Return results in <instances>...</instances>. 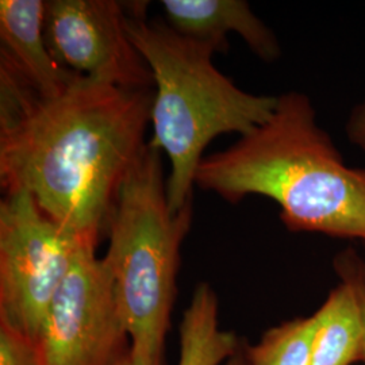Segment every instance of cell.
<instances>
[{
	"mask_svg": "<svg viewBox=\"0 0 365 365\" xmlns=\"http://www.w3.org/2000/svg\"><path fill=\"white\" fill-rule=\"evenodd\" d=\"M155 90L76 75L42 93L0 60V184L98 244L120 187L144 152Z\"/></svg>",
	"mask_w": 365,
	"mask_h": 365,
	"instance_id": "cell-1",
	"label": "cell"
},
{
	"mask_svg": "<svg viewBox=\"0 0 365 365\" xmlns=\"http://www.w3.org/2000/svg\"><path fill=\"white\" fill-rule=\"evenodd\" d=\"M195 184L229 203L272 199L291 233L365 242V168L345 164L304 92L277 95L268 120L203 157Z\"/></svg>",
	"mask_w": 365,
	"mask_h": 365,
	"instance_id": "cell-2",
	"label": "cell"
},
{
	"mask_svg": "<svg viewBox=\"0 0 365 365\" xmlns=\"http://www.w3.org/2000/svg\"><path fill=\"white\" fill-rule=\"evenodd\" d=\"M126 30L155 80L150 144L170 163L167 197L172 212L192 202L196 170L210 143L227 133L245 135L268 120L277 96L237 87L212 63V42L182 36L145 19V6H128Z\"/></svg>",
	"mask_w": 365,
	"mask_h": 365,
	"instance_id": "cell-3",
	"label": "cell"
},
{
	"mask_svg": "<svg viewBox=\"0 0 365 365\" xmlns=\"http://www.w3.org/2000/svg\"><path fill=\"white\" fill-rule=\"evenodd\" d=\"M191 221L192 202L172 212L161 150L148 141L120 187L103 257L135 365H163L180 247Z\"/></svg>",
	"mask_w": 365,
	"mask_h": 365,
	"instance_id": "cell-4",
	"label": "cell"
},
{
	"mask_svg": "<svg viewBox=\"0 0 365 365\" xmlns=\"http://www.w3.org/2000/svg\"><path fill=\"white\" fill-rule=\"evenodd\" d=\"M98 245L53 221L26 192L0 202V321L37 341L80 249Z\"/></svg>",
	"mask_w": 365,
	"mask_h": 365,
	"instance_id": "cell-5",
	"label": "cell"
},
{
	"mask_svg": "<svg viewBox=\"0 0 365 365\" xmlns=\"http://www.w3.org/2000/svg\"><path fill=\"white\" fill-rule=\"evenodd\" d=\"M95 245L80 249L36 341L39 365H115L130 349L113 277Z\"/></svg>",
	"mask_w": 365,
	"mask_h": 365,
	"instance_id": "cell-6",
	"label": "cell"
},
{
	"mask_svg": "<svg viewBox=\"0 0 365 365\" xmlns=\"http://www.w3.org/2000/svg\"><path fill=\"white\" fill-rule=\"evenodd\" d=\"M128 6L115 0L46 1L45 39L53 58L86 78L130 90H153V75L133 45Z\"/></svg>",
	"mask_w": 365,
	"mask_h": 365,
	"instance_id": "cell-7",
	"label": "cell"
},
{
	"mask_svg": "<svg viewBox=\"0 0 365 365\" xmlns=\"http://www.w3.org/2000/svg\"><path fill=\"white\" fill-rule=\"evenodd\" d=\"M161 4L168 25L182 36L212 42L227 52V34L235 33L265 63H274L282 56L279 39L253 14L248 1L163 0Z\"/></svg>",
	"mask_w": 365,
	"mask_h": 365,
	"instance_id": "cell-8",
	"label": "cell"
},
{
	"mask_svg": "<svg viewBox=\"0 0 365 365\" xmlns=\"http://www.w3.org/2000/svg\"><path fill=\"white\" fill-rule=\"evenodd\" d=\"M46 1H0V60L15 69L27 83L42 93H56L76 78L60 66L45 39Z\"/></svg>",
	"mask_w": 365,
	"mask_h": 365,
	"instance_id": "cell-9",
	"label": "cell"
},
{
	"mask_svg": "<svg viewBox=\"0 0 365 365\" xmlns=\"http://www.w3.org/2000/svg\"><path fill=\"white\" fill-rule=\"evenodd\" d=\"M333 288L315 312L318 327L310 365H353L365 361V322L357 288L349 274L336 271Z\"/></svg>",
	"mask_w": 365,
	"mask_h": 365,
	"instance_id": "cell-10",
	"label": "cell"
},
{
	"mask_svg": "<svg viewBox=\"0 0 365 365\" xmlns=\"http://www.w3.org/2000/svg\"><path fill=\"white\" fill-rule=\"evenodd\" d=\"M240 348L235 333L220 329L214 289L200 283L182 315L179 365H222Z\"/></svg>",
	"mask_w": 365,
	"mask_h": 365,
	"instance_id": "cell-11",
	"label": "cell"
},
{
	"mask_svg": "<svg viewBox=\"0 0 365 365\" xmlns=\"http://www.w3.org/2000/svg\"><path fill=\"white\" fill-rule=\"evenodd\" d=\"M317 315L295 318L267 330L245 351L248 365H310Z\"/></svg>",
	"mask_w": 365,
	"mask_h": 365,
	"instance_id": "cell-12",
	"label": "cell"
},
{
	"mask_svg": "<svg viewBox=\"0 0 365 365\" xmlns=\"http://www.w3.org/2000/svg\"><path fill=\"white\" fill-rule=\"evenodd\" d=\"M0 365H39L36 341L0 321Z\"/></svg>",
	"mask_w": 365,
	"mask_h": 365,
	"instance_id": "cell-13",
	"label": "cell"
},
{
	"mask_svg": "<svg viewBox=\"0 0 365 365\" xmlns=\"http://www.w3.org/2000/svg\"><path fill=\"white\" fill-rule=\"evenodd\" d=\"M345 133L351 144L365 153V91L363 98L353 106L345 123Z\"/></svg>",
	"mask_w": 365,
	"mask_h": 365,
	"instance_id": "cell-14",
	"label": "cell"
},
{
	"mask_svg": "<svg viewBox=\"0 0 365 365\" xmlns=\"http://www.w3.org/2000/svg\"><path fill=\"white\" fill-rule=\"evenodd\" d=\"M356 257H357V252L354 249H345V250L339 252V255L334 257L333 267H334V271H342V272H345V274H349L352 277L354 286H356L357 292H359V298H360V303H361L365 322V284L363 283L360 274H359V271H357Z\"/></svg>",
	"mask_w": 365,
	"mask_h": 365,
	"instance_id": "cell-15",
	"label": "cell"
},
{
	"mask_svg": "<svg viewBox=\"0 0 365 365\" xmlns=\"http://www.w3.org/2000/svg\"><path fill=\"white\" fill-rule=\"evenodd\" d=\"M223 365H248L245 351H242V348H240L237 354H235L232 359H229Z\"/></svg>",
	"mask_w": 365,
	"mask_h": 365,
	"instance_id": "cell-16",
	"label": "cell"
},
{
	"mask_svg": "<svg viewBox=\"0 0 365 365\" xmlns=\"http://www.w3.org/2000/svg\"><path fill=\"white\" fill-rule=\"evenodd\" d=\"M356 265H357L359 274H360V277H361V280H363V283L365 284V260H363L359 256V253H357V257H356Z\"/></svg>",
	"mask_w": 365,
	"mask_h": 365,
	"instance_id": "cell-17",
	"label": "cell"
},
{
	"mask_svg": "<svg viewBox=\"0 0 365 365\" xmlns=\"http://www.w3.org/2000/svg\"><path fill=\"white\" fill-rule=\"evenodd\" d=\"M115 365H135L134 360H133V356H131L130 349L118 360L117 364Z\"/></svg>",
	"mask_w": 365,
	"mask_h": 365,
	"instance_id": "cell-18",
	"label": "cell"
}]
</instances>
